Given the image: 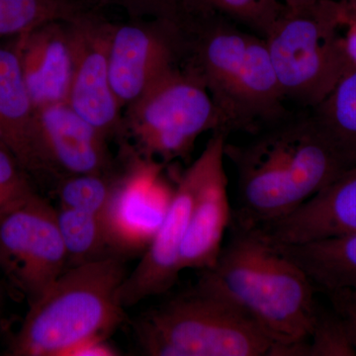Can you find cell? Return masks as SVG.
Returning a JSON list of instances; mask_svg holds the SVG:
<instances>
[{
  "instance_id": "obj_30",
  "label": "cell",
  "mask_w": 356,
  "mask_h": 356,
  "mask_svg": "<svg viewBox=\"0 0 356 356\" xmlns=\"http://www.w3.org/2000/svg\"><path fill=\"white\" fill-rule=\"evenodd\" d=\"M8 285L0 275V341L8 339L11 334H8V317H7V297H8Z\"/></svg>"
},
{
  "instance_id": "obj_26",
  "label": "cell",
  "mask_w": 356,
  "mask_h": 356,
  "mask_svg": "<svg viewBox=\"0 0 356 356\" xmlns=\"http://www.w3.org/2000/svg\"><path fill=\"white\" fill-rule=\"evenodd\" d=\"M135 16H149L152 19L177 22L184 0H116Z\"/></svg>"
},
{
  "instance_id": "obj_10",
  "label": "cell",
  "mask_w": 356,
  "mask_h": 356,
  "mask_svg": "<svg viewBox=\"0 0 356 356\" xmlns=\"http://www.w3.org/2000/svg\"><path fill=\"white\" fill-rule=\"evenodd\" d=\"M74 67L67 102L107 138L123 132L121 106L110 83L111 24L83 13L67 21Z\"/></svg>"
},
{
  "instance_id": "obj_22",
  "label": "cell",
  "mask_w": 356,
  "mask_h": 356,
  "mask_svg": "<svg viewBox=\"0 0 356 356\" xmlns=\"http://www.w3.org/2000/svg\"><path fill=\"white\" fill-rule=\"evenodd\" d=\"M284 9L280 0H184L180 18L216 14L264 38Z\"/></svg>"
},
{
  "instance_id": "obj_18",
  "label": "cell",
  "mask_w": 356,
  "mask_h": 356,
  "mask_svg": "<svg viewBox=\"0 0 356 356\" xmlns=\"http://www.w3.org/2000/svg\"><path fill=\"white\" fill-rule=\"evenodd\" d=\"M275 245L325 294L356 290V234L301 245Z\"/></svg>"
},
{
  "instance_id": "obj_3",
  "label": "cell",
  "mask_w": 356,
  "mask_h": 356,
  "mask_svg": "<svg viewBox=\"0 0 356 356\" xmlns=\"http://www.w3.org/2000/svg\"><path fill=\"white\" fill-rule=\"evenodd\" d=\"M180 65L200 79L227 133H259L289 116L266 40L216 14L178 24Z\"/></svg>"
},
{
  "instance_id": "obj_4",
  "label": "cell",
  "mask_w": 356,
  "mask_h": 356,
  "mask_svg": "<svg viewBox=\"0 0 356 356\" xmlns=\"http://www.w3.org/2000/svg\"><path fill=\"white\" fill-rule=\"evenodd\" d=\"M127 275L115 255L65 269L29 306L2 355L69 356L81 344L106 339L126 321L119 296Z\"/></svg>"
},
{
  "instance_id": "obj_32",
  "label": "cell",
  "mask_w": 356,
  "mask_h": 356,
  "mask_svg": "<svg viewBox=\"0 0 356 356\" xmlns=\"http://www.w3.org/2000/svg\"><path fill=\"white\" fill-rule=\"evenodd\" d=\"M346 11H348V15L351 16V17L356 18V3H348V2H346Z\"/></svg>"
},
{
  "instance_id": "obj_15",
  "label": "cell",
  "mask_w": 356,
  "mask_h": 356,
  "mask_svg": "<svg viewBox=\"0 0 356 356\" xmlns=\"http://www.w3.org/2000/svg\"><path fill=\"white\" fill-rule=\"evenodd\" d=\"M274 245H291L356 234V166L292 212L264 226Z\"/></svg>"
},
{
  "instance_id": "obj_21",
  "label": "cell",
  "mask_w": 356,
  "mask_h": 356,
  "mask_svg": "<svg viewBox=\"0 0 356 356\" xmlns=\"http://www.w3.org/2000/svg\"><path fill=\"white\" fill-rule=\"evenodd\" d=\"M88 0H0V42L86 13Z\"/></svg>"
},
{
  "instance_id": "obj_14",
  "label": "cell",
  "mask_w": 356,
  "mask_h": 356,
  "mask_svg": "<svg viewBox=\"0 0 356 356\" xmlns=\"http://www.w3.org/2000/svg\"><path fill=\"white\" fill-rule=\"evenodd\" d=\"M163 163L143 158L118 178L107 217L115 254L149 245L165 216L172 192L161 179Z\"/></svg>"
},
{
  "instance_id": "obj_1",
  "label": "cell",
  "mask_w": 356,
  "mask_h": 356,
  "mask_svg": "<svg viewBox=\"0 0 356 356\" xmlns=\"http://www.w3.org/2000/svg\"><path fill=\"white\" fill-rule=\"evenodd\" d=\"M235 166L236 208L232 224L259 228L291 214L355 168L311 112L289 116L245 144L226 143Z\"/></svg>"
},
{
  "instance_id": "obj_7",
  "label": "cell",
  "mask_w": 356,
  "mask_h": 356,
  "mask_svg": "<svg viewBox=\"0 0 356 356\" xmlns=\"http://www.w3.org/2000/svg\"><path fill=\"white\" fill-rule=\"evenodd\" d=\"M127 108L123 131L139 156L163 165L188 156L203 134L226 132L207 89L180 64Z\"/></svg>"
},
{
  "instance_id": "obj_27",
  "label": "cell",
  "mask_w": 356,
  "mask_h": 356,
  "mask_svg": "<svg viewBox=\"0 0 356 356\" xmlns=\"http://www.w3.org/2000/svg\"><path fill=\"white\" fill-rule=\"evenodd\" d=\"M334 313L343 323L356 350V290H341L327 294Z\"/></svg>"
},
{
  "instance_id": "obj_20",
  "label": "cell",
  "mask_w": 356,
  "mask_h": 356,
  "mask_svg": "<svg viewBox=\"0 0 356 356\" xmlns=\"http://www.w3.org/2000/svg\"><path fill=\"white\" fill-rule=\"evenodd\" d=\"M311 113L356 166V70L346 74Z\"/></svg>"
},
{
  "instance_id": "obj_9",
  "label": "cell",
  "mask_w": 356,
  "mask_h": 356,
  "mask_svg": "<svg viewBox=\"0 0 356 356\" xmlns=\"http://www.w3.org/2000/svg\"><path fill=\"white\" fill-rule=\"evenodd\" d=\"M182 40L177 23L165 19L112 25L110 83L121 108L130 106L180 64Z\"/></svg>"
},
{
  "instance_id": "obj_29",
  "label": "cell",
  "mask_w": 356,
  "mask_h": 356,
  "mask_svg": "<svg viewBox=\"0 0 356 356\" xmlns=\"http://www.w3.org/2000/svg\"><path fill=\"white\" fill-rule=\"evenodd\" d=\"M343 43L348 57L356 70V18L351 17L346 11L343 26Z\"/></svg>"
},
{
  "instance_id": "obj_31",
  "label": "cell",
  "mask_w": 356,
  "mask_h": 356,
  "mask_svg": "<svg viewBox=\"0 0 356 356\" xmlns=\"http://www.w3.org/2000/svg\"><path fill=\"white\" fill-rule=\"evenodd\" d=\"M318 0H280L281 3L284 6L285 8L310 6V4L315 3Z\"/></svg>"
},
{
  "instance_id": "obj_2",
  "label": "cell",
  "mask_w": 356,
  "mask_h": 356,
  "mask_svg": "<svg viewBox=\"0 0 356 356\" xmlns=\"http://www.w3.org/2000/svg\"><path fill=\"white\" fill-rule=\"evenodd\" d=\"M233 226L196 287L233 304L271 339L273 356H304L317 320V288L259 228Z\"/></svg>"
},
{
  "instance_id": "obj_24",
  "label": "cell",
  "mask_w": 356,
  "mask_h": 356,
  "mask_svg": "<svg viewBox=\"0 0 356 356\" xmlns=\"http://www.w3.org/2000/svg\"><path fill=\"white\" fill-rule=\"evenodd\" d=\"M304 356H356L348 332L336 314L318 311Z\"/></svg>"
},
{
  "instance_id": "obj_5",
  "label": "cell",
  "mask_w": 356,
  "mask_h": 356,
  "mask_svg": "<svg viewBox=\"0 0 356 356\" xmlns=\"http://www.w3.org/2000/svg\"><path fill=\"white\" fill-rule=\"evenodd\" d=\"M346 2L285 8L264 39L285 99L313 109L353 69L343 43Z\"/></svg>"
},
{
  "instance_id": "obj_23",
  "label": "cell",
  "mask_w": 356,
  "mask_h": 356,
  "mask_svg": "<svg viewBox=\"0 0 356 356\" xmlns=\"http://www.w3.org/2000/svg\"><path fill=\"white\" fill-rule=\"evenodd\" d=\"M117 182L110 173L69 175L60 179L57 195L62 207L96 215L107 225Z\"/></svg>"
},
{
  "instance_id": "obj_19",
  "label": "cell",
  "mask_w": 356,
  "mask_h": 356,
  "mask_svg": "<svg viewBox=\"0 0 356 356\" xmlns=\"http://www.w3.org/2000/svg\"><path fill=\"white\" fill-rule=\"evenodd\" d=\"M57 221L70 267L118 257L112 248L106 222L102 218L60 206Z\"/></svg>"
},
{
  "instance_id": "obj_33",
  "label": "cell",
  "mask_w": 356,
  "mask_h": 356,
  "mask_svg": "<svg viewBox=\"0 0 356 356\" xmlns=\"http://www.w3.org/2000/svg\"><path fill=\"white\" fill-rule=\"evenodd\" d=\"M344 2H348V3H356V0H343Z\"/></svg>"
},
{
  "instance_id": "obj_13",
  "label": "cell",
  "mask_w": 356,
  "mask_h": 356,
  "mask_svg": "<svg viewBox=\"0 0 356 356\" xmlns=\"http://www.w3.org/2000/svg\"><path fill=\"white\" fill-rule=\"evenodd\" d=\"M37 136L44 173L69 177L111 172L108 138L67 102L37 108Z\"/></svg>"
},
{
  "instance_id": "obj_16",
  "label": "cell",
  "mask_w": 356,
  "mask_h": 356,
  "mask_svg": "<svg viewBox=\"0 0 356 356\" xmlns=\"http://www.w3.org/2000/svg\"><path fill=\"white\" fill-rule=\"evenodd\" d=\"M67 21H51L13 39L36 108L69 97L74 55Z\"/></svg>"
},
{
  "instance_id": "obj_8",
  "label": "cell",
  "mask_w": 356,
  "mask_h": 356,
  "mask_svg": "<svg viewBox=\"0 0 356 356\" xmlns=\"http://www.w3.org/2000/svg\"><path fill=\"white\" fill-rule=\"evenodd\" d=\"M57 210L38 193L0 215V275L31 306L67 269Z\"/></svg>"
},
{
  "instance_id": "obj_25",
  "label": "cell",
  "mask_w": 356,
  "mask_h": 356,
  "mask_svg": "<svg viewBox=\"0 0 356 356\" xmlns=\"http://www.w3.org/2000/svg\"><path fill=\"white\" fill-rule=\"evenodd\" d=\"M35 193L29 173L15 156L0 144V215Z\"/></svg>"
},
{
  "instance_id": "obj_12",
  "label": "cell",
  "mask_w": 356,
  "mask_h": 356,
  "mask_svg": "<svg viewBox=\"0 0 356 356\" xmlns=\"http://www.w3.org/2000/svg\"><path fill=\"white\" fill-rule=\"evenodd\" d=\"M199 175L200 163L197 159L180 177L165 216L144 255L122 284L119 297L124 308L163 294L177 282L181 273L180 252L191 219Z\"/></svg>"
},
{
  "instance_id": "obj_17",
  "label": "cell",
  "mask_w": 356,
  "mask_h": 356,
  "mask_svg": "<svg viewBox=\"0 0 356 356\" xmlns=\"http://www.w3.org/2000/svg\"><path fill=\"white\" fill-rule=\"evenodd\" d=\"M0 144L30 175L44 173L37 136V108L13 43L0 44Z\"/></svg>"
},
{
  "instance_id": "obj_11",
  "label": "cell",
  "mask_w": 356,
  "mask_h": 356,
  "mask_svg": "<svg viewBox=\"0 0 356 356\" xmlns=\"http://www.w3.org/2000/svg\"><path fill=\"white\" fill-rule=\"evenodd\" d=\"M228 134L213 133L198 156L197 188L181 252L180 269L206 270L214 266L222 248L225 233L231 226L228 177L225 168V147Z\"/></svg>"
},
{
  "instance_id": "obj_6",
  "label": "cell",
  "mask_w": 356,
  "mask_h": 356,
  "mask_svg": "<svg viewBox=\"0 0 356 356\" xmlns=\"http://www.w3.org/2000/svg\"><path fill=\"white\" fill-rule=\"evenodd\" d=\"M135 332L145 355L273 356L274 348L247 314L197 287L140 317Z\"/></svg>"
},
{
  "instance_id": "obj_28",
  "label": "cell",
  "mask_w": 356,
  "mask_h": 356,
  "mask_svg": "<svg viewBox=\"0 0 356 356\" xmlns=\"http://www.w3.org/2000/svg\"><path fill=\"white\" fill-rule=\"evenodd\" d=\"M119 355L113 346L106 343V339H97L81 344L69 356H114Z\"/></svg>"
}]
</instances>
